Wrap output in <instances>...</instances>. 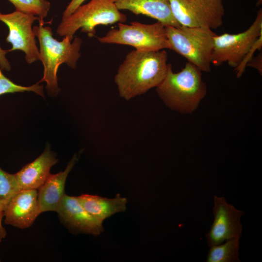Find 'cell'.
<instances>
[{
  "label": "cell",
  "mask_w": 262,
  "mask_h": 262,
  "mask_svg": "<svg viewBox=\"0 0 262 262\" xmlns=\"http://www.w3.org/2000/svg\"><path fill=\"white\" fill-rule=\"evenodd\" d=\"M167 57L164 49L129 52L115 77L120 96L129 100L156 88L166 75L169 64Z\"/></svg>",
  "instance_id": "cell-1"
},
{
  "label": "cell",
  "mask_w": 262,
  "mask_h": 262,
  "mask_svg": "<svg viewBox=\"0 0 262 262\" xmlns=\"http://www.w3.org/2000/svg\"><path fill=\"white\" fill-rule=\"evenodd\" d=\"M38 22V26L33 28L39 44V60L44 66L43 76L38 82H46L48 93L56 96L60 91L57 79L58 68L64 63L72 68H76L82 41L80 37L73 40V37L68 36L59 41L53 37L50 27L44 26V22Z\"/></svg>",
  "instance_id": "cell-2"
},
{
  "label": "cell",
  "mask_w": 262,
  "mask_h": 262,
  "mask_svg": "<svg viewBox=\"0 0 262 262\" xmlns=\"http://www.w3.org/2000/svg\"><path fill=\"white\" fill-rule=\"evenodd\" d=\"M201 72L187 62L181 71L174 72L169 64L164 79L156 87L157 94L170 109L183 114L191 113L207 92Z\"/></svg>",
  "instance_id": "cell-3"
},
{
  "label": "cell",
  "mask_w": 262,
  "mask_h": 262,
  "mask_svg": "<svg viewBox=\"0 0 262 262\" xmlns=\"http://www.w3.org/2000/svg\"><path fill=\"white\" fill-rule=\"evenodd\" d=\"M170 49L195 66L202 72L211 71L214 37L216 35L206 27L165 26Z\"/></svg>",
  "instance_id": "cell-4"
},
{
  "label": "cell",
  "mask_w": 262,
  "mask_h": 262,
  "mask_svg": "<svg viewBox=\"0 0 262 262\" xmlns=\"http://www.w3.org/2000/svg\"><path fill=\"white\" fill-rule=\"evenodd\" d=\"M126 20V16L120 12L114 0H91L62 19L56 32L61 36L73 37L81 29V32L92 37L96 34L97 26L124 22Z\"/></svg>",
  "instance_id": "cell-5"
},
{
  "label": "cell",
  "mask_w": 262,
  "mask_h": 262,
  "mask_svg": "<svg viewBox=\"0 0 262 262\" xmlns=\"http://www.w3.org/2000/svg\"><path fill=\"white\" fill-rule=\"evenodd\" d=\"M98 39L101 43L130 46L136 50L158 51L170 48L165 26L159 21L152 24L118 23L117 28Z\"/></svg>",
  "instance_id": "cell-6"
},
{
  "label": "cell",
  "mask_w": 262,
  "mask_h": 262,
  "mask_svg": "<svg viewBox=\"0 0 262 262\" xmlns=\"http://www.w3.org/2000/svg\"><path fill=\"white\" fill-rule=\"evenodd\" d=\"M262 33V10L261 8L253 23L245 31L236 34L225 33L215 36L211 64L217 66L227 62L235 68Z\"/></svg>",
  "instance_id": "cell-7"
},
{
  "label": "cell",
  "mask_w": 262,
  "mask_h": 262,
  "mask_svg": "<svg viewBox=\"0 0 262 262\" xmlns=\"http://www.w3.org/2000/svg\"><path fill=\"white\" fill-rule=\"evenodd\" d=\"M173 15L180 25L216 29L223 22L222 0H169Z\"/></svg>",
  "instance_id": "cell-8"
},
{
  "label": "cell",
  "mask_w": 262,
  "mask_h": 262,
  "mask_svg": "<svg viewBox=\"0 0 262 262\" xmlns=\"http://www.w3.org/2000/svg\"><path fill=\"white\" fill-rule=\"evenodd\" d=\"M35 20L44 22L39 17L32 14L16 10L9 14L0 12V21L8 28L9 33L6 41L12 44L9 52L16 50L25 53V59L29 64L39 60V50L35 40V35L32 28Z\"/></svg>",
  "instance_id": "cell-9"
},
{
  "label": "cell",
  "mask_w": 262,
  "mask_h": 262,
  "mask_svg": "<svg viewBox=\"0 0 262 262\" xmlns=\"http://www.w3.org/2000/svg\"><path fill=\"white\" fill-rule=\"evenodd\" d=\"M213 214L214 219L205 237L209 247L228 240L240 238L242 232L241 217L243 211L227 202L225 197L214 196Z\"/></svg>",
  "instance_id": "cell-10"
},
{
  "label": "cell",
  "mask_w": 262,
  "mask_h": 262,
  "mask_svg": "<svg viewBox=\"0 0 262 262\" xmlns=\"http://www.w3.org/2000/svg\"><path fill=\"white\" fill-rule=\"evenodd\" d=\"M4 223L20 229L30 227L41 213L37 190H20L3 211Z\"/></svg>",
  "instance_id": "cell-11"
},
{
  "label": "cell",
  "mask_w": 262,
  "mask_h": 262,
  "mask_svg": "<svg viewBox=\"0 0 262 262\" xmlns=\"http://www.w3.org/2000/svg\"><path fill=\"white\" fill-rule=\"evenodd\" d=\"M56 212L64 225L73 231L95 236L103 231L102 222L88 213L77 196L65 195Z\"/></svg>",
  "instance_id": "cell-12"
},
{
  "label": "cell",
  "mask_w": 262,
  "mask_h": 262,
  "mask_svg": "<svg viewBox=\"0 0 262 262\" xmlns=\"http://www.w3.org/2000/svg\"><path fill=\"white\" fill-rule=\"evenodd\" d=\"M57 163L55 155L47 146L35 160L15 174L20 189L38 190L51 175V167Z\"/></svg>",
  "instance_id": "cell-13"
},
{
  "label": "cell",
  "mask_w": 262,
  "mask_h": 262,
  "mask_svg": "<svg viewBox=\"0 0 262 262\" xmlns=\"http://www.w3.org/2000/svg\"><path fill=\"white\" fill-rule=\"evenodd\" d=\"M75 154L64 171L51 174L38 191V200L41 213L45 212H56L65 196L67 177L77 160Z\"/></svg>",
  "instance_id": "cell-14"
},
{
  "label": "cell",
  "mask_w": 262,
  "mask_h": 262,
  "mask_svg": "<svg viewBox=\"0 0 262 262\" xmlns=\"http://www.w3.org/2000/svg\"><path fill=\"white\" fill-rule=\"evenodd\" d=\"M120 10L143 15L157 20L164 26H180L174 18L169 0H114Z\"/></svg>",
  "instance_id": "cell-15"
},
{
  "label": "cell",
  "mask_w": 262,
  "mask_h": 262,
  "mask_svg": "<svg viewBox=\"0 0 262 262\" xmlns=\"http://www.w3.org/2000/svg\"><path fill=\"white\" fill-rule=\"evenodd\" d=\"M77 197L85 210L101 222L115 213L125 211L127 203V199L119 194L112 198L89 194Z\"/></svg>",
  "instance_id": "cell-16"
},
{
  "label": "cell",
  "mask_w": 262,
  "mask_h": 262,
  "mask_svg": "<svg viewBox=\"0 0 262 262\" xmlns=\"http://www.w3.org/2000/svg\"><path fill=\"white\" fill-rule=\"evenodd\" d=\"M239 238L232 239L223 244L210 247L206 262H238Z\"/></svg>",
  "instance_id": "cell-17"
},
{
  "label": "cell",
  "mask_w": 262,
  "mask_h": 262,
  "mask_svg": "<svg viewBox=\"0 0 262 262\" xmlns=\"http://www.w3.org/2000/svg\"><path fill=\"white\" fill-rule=\"evenodd\" d=\"M15 7L16 10L37 16L44 21L50 8L47 0H8Z\"/></svg>",
  "instance_id": "cell-18"
},
{
  "label": "cell",
  "mask_w": 262,
  "mask_h": 262,
  "mask_svg": "<svg viewBox=\"0 0 262 262\" xmlns=\"http://www.w3.org/2000/svg\"><path fill=\"white\" fill-rule=\"evenodd\" d=\"M20 190L15 174H9L0 167V210L3 212L10 200Z\"/></svg>",
  "instance_id": "cell-19"
},
{
  "label": "cell",
  "mask_w": 262,
  "mask_h": 262,
  "mask_svg": "<svg viewBox=\"0 0 262 262\" xmlns=\"http://www.w3.org/2000/svg\"><path fill=\"white\" fill-rule=\"evenodd\" d=\"M32 91L44 97L43 85H39V82L30 86H24L13 82L6 77L0 69V96L7 93L24 92Z\"/></svg>",
  "instance_id": "cell-20"
},
{
  "label": "cell",
  "mask_w": 262,
  "mask_h": 262,
  "mask_svg": "<svg viewBox=\"0 0 262 262\" xmlns=\"http://www.w3.org/2000/svg\"><path fill=\"white\" fill-rule=\"evenodd\" d=\"M262 47V33L252 44L239 66L234 68L237 77H240L245 71L247 63L254 56L255 52L260 50Z\"/></svg>",
  "instance_id": "cell-21"
},
{
  "label": "cell",
  "mask_w": 262,
  "mask_h": 262,
  "mask_svg": "<svg viewBox=\"0 0 262 262\" xmlns=\"http://www.w3.org/2000/svg\"><path fill=\"white\" fill-rule=\"evenodd\" d=\"M85 0H71L64 11L62 19H65L71 15Z\"/></svg>",
  "instance_id": "cell-22"
},
{
  "label": "cell",
  "mask_w": 262,
  "mask_h": 262,
  "mask_svg": "<svg viewBox=\"0 0 262 262\" xmlns=\"http://www.w3.org/2000/svg\"><path fill=\"white\" fill-rule=\"evenodd\" d=\"M252 67L259 72L262 75V53L261 52L257 56L253 57L247 63L246 66Z\"/></svg>",
  "instance_id": "cell-23"
},
{
  "label": "cell",
  "mask_w": 262,
  "mask_h": 262,
  "mask_svg": "<svg viewBox=\"0 0 262 262\" xmlns=\"http://www.w3.org/2000/svg\"><path fill=\"white\" fill-rule=\"evenodd\" d=\"M9 52L8 50L2 49L0 46V69L10 71L11 69V65L6 58V54Z\"/></svg>",
  "instance_id": "cell-24"
},
{
  "label": "cell",
  "mask_w": 262,
  "mask_h": 262,
  "mask_svg": "<svg viewBox=\"0 0 262 262\" xmlns=\"http://www.w3.org/2000/svg\"><path fill=\"white\" fill-rule=\"evenodd\" d=\"M3 217V213L0 210V241L4 239L6 236V231L2 225V220Z\"/></svg>",
  "instance_id": "cell-25"
},
{
  "label": "cell",
  "mask_w": 262,
  "mask_h": 262,
  "mask_svg": "<svg viewBox=\"0 0 262 262\" xmlns=\"http://www.w3.org/2000/svg\"><path fill=\"white\" fill-rule=\"evenodd\" d=\"M262 3V0H258L256 5L257 6H259V5H261Z\"/></svg>",
  "instance_id": "cell-26"
}]
</instances>
